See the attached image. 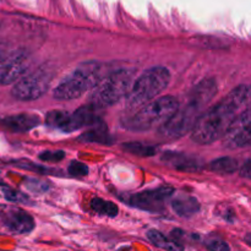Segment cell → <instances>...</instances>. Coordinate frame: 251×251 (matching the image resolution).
<instances>
[{"label":"cell","instance_id":"cell-1","mask_svg":"<svg viewBox=\"0 0 251 251\" xmlns=\"http://www.w3.org/2000/svg\"><path fill=\"white\" fill-rule=\"evenodd\" d=\"M249 98V86L242 85L235 87L220 103L199 118L191 130V140L196 144L210 145L222 139L230 124L248 104Z\"/></svg>","mask_w":251,"mask_h":251},{"label":"cell","instance_id":"cell-2","mask_svg":"<svg viewBox=\"0 0 251 251\" xmlns=\"http://www.w3.org/2000/svg\"><path fill=\"white\" fill-rule=\"evenodd\" d=\"M217 92L218 86L215 78L208 77L198 83L193 88L183 107L179 105L176 114L163 126H161V136L168 140H176L191 131Z\"/></svg>","mask_w":251,"mask_h":251},{"label":"cell","instance_id":"cell-3","mask_svg":"<svg viewBox=\"0 0 251 251\" xmlns=\"http://www.w3.org/2000/svg\"><path fill=\"white\" fill-rule=\"evenodd\" d=\"M171 82V73L164 66L147 69L134 81L129 95L126 96L127 109H140L151 100H156Z\"/></svg>","mask_w":251,"mask_h":251},{"label":"cell","instance_id":"cell-4","mask_svg":"<svg viewBox=\"0 0 251 251\" xmlns=\"http://www.w3.org/2000/svg\"><path fill=\"white\" fill-rule=\"evenodd\" d=\"M179 102L176 97L164 96L145 104L125 120L124 125L131 131H147L156 126H163L178 110Z\"/></svg>","mask_w":251,"mask_h":251},{"label":"cell","instance_id":"cell-5","mask_svg":"<svg viewBox=\"0 0 251 251\" xmlns=\"http://www.w3.org/2000/svg\"><path fill=\"white\" fill-rule=\"evenodd\" d=\"M100 65L95 61L81 64L56 86L53 92L54 98L59 100H71L81 97L100 83Z\"/></svg>","mask_w":251,"mask_h":251},{"label":"cell","instance_id":"cell-6","mask_svg":"<svg viewBox=\"0 0 251 251\" xmlns=\"http://www.w3.org/2000/svg\"><path fill=\"white\" fill-rule=\"evenodd\" d=\"M135 70L120 69L98 83L91 96V105L96 108L109 107L129 95L134 83Z\"/></svg>","mask_w":251,"mask_h":251},{"label":"cell","instance_id":"cell-7","mask_svg":"<svg viewBox=\"0 0 251 251\" xmlns=\"http://www.w3.org/2000/svg\"><path fill=\"white\" fill-rule=\"evenodd\" d=\"M54 70L49 66H41L25 75L15 83L11 93L19 100H34L41 98L48 91L53 80Z\"/></svg>","mask_w":251,"mask_h":251},{"label":"cell","instance_id":"cell-8","mask_svg":"<svg viewBox=\"0 0 251 251\" xmlns=\"http://www.w3.org/2000/svg\"><path fill=\"white\" fill-rule=\"evenodd\" d=\"M34 228L29 213L17 206L0 205V234H27Z\"/></svg>","mask_w":251,"mask_h":251},{"label":"cell","instance_id":"cell-9","mask_svg":"<svg viewBox=\"0 0 251 251\" xmlns=\"http://www.w3.org/2000/svg\"><path fill=\"white\" fill-rule=\"evenodd\" d=\"M251 141V115L250 109L243 110L230 124L223 136V145L229 150L243 149Z\"/></svg>","mask_w":251,"mask_h":251},{"label":"cell","instance_id":"cell-10","mask_svg":"<svg viewBox=\"0 0 251 251\" xmlns=\"http://www.w3.org/2000/svg\"><path fill=\"white\" fill-rule=\"evenodd\" d=\"M174 190L171 186H161L154 190L142 191V193L131 195L129 203L132 207L140 208L150 212H159L164 208L166 201L173 195Z\"/></svg>","mask_w":251,"mask_h":251},{"label":"cell","instance_id":"cell-11","mask_svg":"<svg viewBox=\"0 0 251 251\" xmlns=\"http://www.w3.org/2000/svg\"><path fill=\"white\" fill-rule=\"evenodd\" d=\"M28 69V56L16 53L0 61V85H11L19 81Z\"/></svg>","mask_w":251,"mask_h":251},{"label":"cell","instance_id":"cell-12","mask_svg":"<svg viewBox=\"0 0 251 251\" xmlns=\"http://www.w3.org/2000/svg\"><path fill=\"white\" fill-rule=\"evenodd\" d=\"M162 162L171 168L181 172H196L202 167V162L196 157H190L179 152H164L162 154Z\"/></svg>","mask_w":251,"mask_h":251},{"label":"cell","instance_id":"cell-13","mask_svg":"<svg viewBox=\"0 0 251 251\" xmlns=\"http://www.w3.org/2000/svg\"><path fill=\"white\" fill-rule=\"evenodd\" d=\"M41 119L36 114H17L1 120L2 126L14 132H26L38 126Z\"/></svg>","mask_w":251,"mask_h":251},{"label":"cell","instance_id":"cell-14","mask_svg":"<svg viewBox=\"0 0 251 251\" xmlns=\"http://www.w3.org/2000/svg\"><path fill=\"white\" fill-rule=\"evenodd\" d=\"M172 208L179 217L189 218L200 211V203L194 196L188 194H178L172 199Z\"/></svg>","mask_w":251,"mask_h":251},{"label":"cell","instance_id":"cell-15","mask_svg":"<svg viewBox=\"0 0 251 251\" xmlns=\"http://www.w3.org/2000/svg\"><path fill=\"white\" fill-rule=\"evenodd\" d=\"M78 140L83 142H96V144L103 145H112L113 142L112 136L109 135L107 126L103 122L98 123L97 125L92 126V129L81 135Z\"/></svg>","mask_w":251,"mask_h":251},{"label":"cell","instance_id":"cell-16","mask_svg":"<svg viewBox=\"0 0 251 251\" xmlns=\"http://www.w3.org/2000/svg\"><path fill=\"white\" fill-rule=\"evenodd\" d=\"M147 238L152 244L156 245L159 249H163L166 251H184V247L176 239H169L166 235L162 234L161 232L156 229H151L147 233Z\"/></svg>","mask_w":251,"mask_h":251},{"label":"cell","instance_id":"cell-17","mask_svg":"<svg viewBox=\"0 0 251 251\" xmlns=\"http://www.w3.org/2000/svg\"><path fill=\"white\" fill-rule=\"evenodd\" d=\"M210 169L217 174H233L238 169V162L232 157H221L211 162Z\"/></svg>","mask_w":251,"mask_h":251},{"label":"cell","instance_id":"cell-18","mask_svg":"<svg viewBox=\"0 0 251 251\" xmlns=\"http://www.w3.org/2000/svg\"><path fill=\"white\" fill-rule=\"evenodd\" d=\"M91 207L98 215L107 216V217L110 218L117 217L118 212H119V208H118V206L114 202H110V201L103 200V199L100 198L93 199L92 202H91Z\"/></svg>","mask_w":251,"mask_h":251},{"label":"cell","instance_id":"cell-19","mask_svg":"<svg viewBox=\"0 0 251 251\" xmlns=\"http://www.w3.org/2000/svg\"><path fill=\"white\" fill-rule=\"evenodd\" d=\"M123 150L126 151L127 153L140 157H151L154 156L157 152L156 147L149 146V145L141 144V142H126V144H123Z\"/></svg>","mask_w":251,"mask_h":251},{"label":"cell","instance_id":"cell-20","mask_svg":"<svg viewBox=\"0 0 251 251\" xmlns=\"http://www.w3.org/2000/svg\"><path fill=\"white\" fill-rule=\"evenodd\" d=\"M0 191L4 195V198L6 199L10 202H16V203H26L29 202V199L26 195H24L20 191L15 190V189L10 188L7 185H0Z\"/></svg>","mask_w":251,"mask_h":251},{"label":"cell","instance_id":"cell-21","mask_svg":"<svg viewBox=\"0 0 251 251\" xmlns=\"http://www.w3.org/2000/svg\"><path fill=\"white\" fill-rule=\"evenodd\" d=\"M25 186L28 191L33 194H43L49 189L48 183L36 178H26L25 179Z\"/></svg>","mask_w":251,"mask_h":251},{"label":"cell","instance_id":"cell-22","mask_svg":"<svg viewBox=\"0 0 251 251\" xmlns=\"http://www.w3.org/2000/svg\"><path fill=\"white\" fill-rule=\"evenodd\" d=\"M69 174L71 176H75V178H82L88 174V167L85 163H81V162L74 161L71 162L70 166L68 168Z\"/></svg>","mask_w":251,"mask_h":251},{"label":"cell","instance_id":"cell-23","mask_svg":"<svg viewBox=\"0 0 251 251\" xmlns=\"http://www.w3.org/2000/svg\"><path fill=\"white\" fill-rule=\"evenodd\" d=\"M39 159L44 162H50V163H55V162H60L65 158V152L61 150H55V151H44L39 153Z\"/></svg>","mask_w":251,"mask_h":251},{"label":"cell","instance_id":"cell-24","mask_svg":"<svg viewBox=\"0 0 251 251\" xmlns=\"http://www.w3.org/2000/svg\"><path fill=\"white\" fill-rule=\"evenodd\" d=\"M17 167H21V168L24 169H27V171H32V172H37V173H41V174H54V173H60V172L58 171H54V169H49V168H43V167H39L37 166V164H33L31 163V162H27V161H24V162H19L17 163Z\"/></svg>","mask_w":251,"mask_h":251},{"label":"cell","instance_id":"cell-25","mask_svg":"<svg viewBox=\"0 0 251 251\" xmlns=\"http://www.w3.org/2000/svg\"><path fill=\"white\" fill-rule=\"evenodd\" d=\"M206 247L210 251H230L229 245L221 239H210L206 243Z\"/></svg>","mask_w":251,"mask_h":251},{"label":"cell","instance_id":"cell-26","mask_svg":"<svg viewBox=\"0 0 251 251\" xmlns=\"http://www.w3.org/2000/svg\"><path fill=\"white\" fill-rule=\"evenodd\" d=\"M240 176H244V178H247V179H250V176H251L250 159H247V161H245V163L242 166V168H240Z\"/></svg>","mask_w":251,"mask_h":251}]
</instances>
